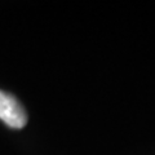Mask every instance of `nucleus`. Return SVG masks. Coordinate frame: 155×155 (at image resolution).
Returning a JSON list of instances; mask_svg holds the SVG:
<instances>
[{"label":"nucleus","mask_w":155,"mask_h":155,"mask_svg":"<svg viewBox=\"0 0 155 155\" xmlns=\"http://www.w3.org/2000/svg\"><path fill=\"white\" fill-rule=\"evenodd\" d=\"M0 120L13 129H21L27 124V113L14 96L0 91Z\"/></svg>","instance_id":"obj_1"}]
</instances>
